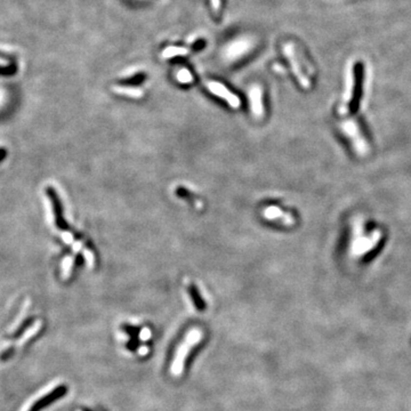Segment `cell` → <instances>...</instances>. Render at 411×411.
Masks as SVG:
<instances>
[{
    "instance_id": "6da1fadb",
    "label": "cell",
    "mask_w": 411,
    "mask_h": 411,
    "mask_svg": "<svg viewBox=\"0 0 411 411\" xmlns=\"http://www.w3.org/2000/svg\"><path fill=\"white\" fill-rule=\"evenodd\" d=\"M202 340V332H200L199 329H192L188 333V335L185 336L184 342L179 344L178 349L176 351L175 359L173 360L172 367H170V372H172L173 376L178 377L180 373L184 370V363L186 357H188V354L190 351H191L193 347Z\"/></svg>"
},
{
    "instance_id": "7a4b0ae2",
    "label": "cell",
    "mask_w": 411,
    "mask_h": 411,
    "mask_svg": "<svg viewBox=\"0 0 411 411\" xmlns=\"http://www.w3.org/2000/svg\"><path fill=\"white\" fill-rule=\"evenodd\" d=\"M253 48V39L241 37V38H238L227 43L226 47L223 51V56L227 62H235L245 58L247 54H249Z\"/></svg>"
},
{
    "instance_id": "3957f363",
    "label": "cell",
    "mask_w": 411,
    "mask_h": 411,
    "mask_svg": "<svg viewBox=\"0 0 411 411\" xmlns=\"http://www.w3.org/2000/svg\"><path fill=\"white\" fill-rule=\"evenodd\" d=\"M206 87L208 88V90L212 93L213 95L224 99V101L231 106V108L238 109L239 106L241 105V101H240V98H238V96H236L235 94H233L231 90L227 88L226 86H224L222 82L214 81V80H212V81L206 82Z\"/></svg>"
},
{
    "instance_id": "277c9868",
    "label": "cell",
    "mask_w": 411,
    "mask_h": 411,
    "mask_svg": "<svg viewBox=\"0 0 411 411\" xmlns=\"http://www.w3.org/2000/svg\"><path fill=\"white\" fill-rule=\"evenodd\" d=\"M283 51H285L286 58L289 61V64L290 66H292L293 72L295 73L296 78L298 79L300 85H302L304 88H309V87L311 86L310 79L307 78V76L304 73L303 69L300 68L299 61L296 58V53H295V48H294V45H292V43H286V46L283 47Z\"/></svg>"
},
{
    "instance_id": "5b68a950",
    "label": "cell",
    "mask_w": 411,
    "mask_h": 411,
    "mask_svg": "<svg viewBox=\"0 0 411 411\" xmlns=\"http://www.w3.org/2000/svg\"><path fill=\"white\" fill-rule=\"evenodd\" d=\"M249 99L250 106H252L253 115L260 118L264 115V104H263V89L258 85H254L249 89Z\"/></svg>"
},
{
    "instance_id": "8992f818",
    "label": "cell",
    "mask_w": 411,
    "mask_h": 411,
    "mask_svg": "<svg viewBox=\"0 0 411 411\" xmlns=\"http://www.w3.org/2000/svg\"><path fill=\"white\" fill-rule=\"evenodd\" d=\"M264 217H266L270 220H281V223L286 224V225H292L294 223V217L290 214H286L275 206L267 207L264 210Z\"/></svg>"
},
{
    "instance_id": "52a82bcc",
    "label": "cell",
    "mask_w": 411,
    "mask_h": 411,
    "mask_svg": "<svg viewBox=\"0 0 411 411\" xmlns=\"http://www.w3.org/2000/svg\"><path fill=\"white\" fill-rule=\"evenodd\" d=\"M65 392H66L65 387L64 386H59V389H56V390L53 391V392L51 394H48L47 396L42 397L41 400H39L38 402H37L35 404V406L32 407V409L30 410V411H39L40 409H42L43 407H46V406H48V404H51L53 402V401L58 400L61 396L64 395Z\"/></svg>"
},
{
    "instance_id": "ba28073f",
    "label": "cell",
    "mask_w": 411,
    "mask_h": 411,
    "mask_svg": "<svg viewBox=\"0 0 411 411\" xmlns=\"http://www.w3.org/2000/svg\"><path fill=\"white\" fill-rule=\"evenodd\" d=\"M113 92L117 93V94L128 96V98H139L143 96V90L141 88H137V87H132V86H113Z\"/></svg>"
},
{
    "instance_id": "9c48e42d",
    "label": "cell",
    "mask_w": 411,
    "mask_h": 411,
    "mask_svg": "<svg viewBox=\"0 0 411 411\" xmlns=\"http://www.w3.org/2000/svg\"><path fill=\"white\" fill-rule=\"evenodd\" d=\"M189 54V49L184 47H177V46H169L165 48L161 53L163 59H173L177 56H186Z\"/></svg>"
},
{
    "instance_id": "30bf717a",
    "label": "cell",
    "mask_w": 411,
    "mask_h": 411,
    "mask_svg": "<svg viewBox=\"0 0 411 411\" xmlns=\"http://www.w3.org/2000/svg\"><path fill=\"white\" fill-rule=\"evenodd\" d=\"M41 321H38V322H36L35 325H33L31 328L30 329H28L26 330V332L24 333V335H23L21 338H20V340L18 342V345H23V344H25L26 342H28V340L31 338L32 336H35L37 333L39 332L40 330V327H41Z\"/></svg>"
},
{
    "instance_id": "8fae6325",
    "label": "cell",
    "mask_w": 411,
    "mask_h": 411,
    "mask_svg": "<svg viewBox=\"0 0 411 411\" xmlns=\"http://www.w3.org/2000/svg\"><path fill=\"white\" fill-rule=\"evenodd\" d=\"M176 79L178 80L179 83H183V85H188V83L193 82V76L191 71L185 68L180 69L177 71Z\"/></svg>"
},
{
    "instance_id": "7c38bea8",
    "label": "cell",
    "mask_w": 411,
    "mask_h": 411,
    "mask_svg": "<svg viewBox=\"0 0 411 411\" xmlns=\"http://www.w3.org/2000/svg\"><path fill=\"white\" fill-rule=\"evenodd\" d=\"M190 294H191V297L193 298V302H195L196 306L198 307L199 310H203L205 309V302H203L202 297L200 296V294L198 290H196V287H190Z\"/></svg>"
},
{
    "instance_id": "4fadbf2b",
    "label": "cell",
    "mask_w": 411,
    "mask_h": 411,
    "mask_svg": "<svg viewBox=\"0 0 411 411\" xmlns=\"http://www.w3.org/2000/svg\"><path fill=\"white\" fill-rule=\"evenodd\" d=\"M71 263H72V259L71 257H68V258L64 259V265H63V278H68L69 276V273L70 271H71Z\"/></svg>"
},
{
    "instance_id": "5bb4252c",
    "label": "cell",
    "mask_w": 411,
    "mask_h": 411,
    "mask_svg": "<svg viewBox=\"0 0 411 411\" xmlns=\"http://www.w3.org/2000/svg\"><path fill=\"white\" fill-rule=\"evenodd\" d=\"M151 335H152L151 330H150L149 328H143L141 333H139V338H141V340H143V342H146V340H149L150 338H151Z\"/></svg>"
},
{
    "instance_id": "9a60e30c",
    "label": "cell",
    "mask_w": 411,
    "mask_h": 411,
    "mask_svg": "<svg viewBox=\"0 0 411 411\" xmlns=\"http://www.w3.org/2000/svg\"><path fill=\"white\" fill-rule=\"evenodd\" d=\"M220 4H222V2H220V0H210V5H212V7L215 12L219 11Z\"/></svg>"
},
{
    "instance_id": "2e32d148",
    "label": "cell",
    "mask_w": 411,
    "mask_h": 411,
    "mask_svg": "<svg viewBox=\"0 0 411 411\" xmlns=\"http://www.w3.org/2000/svg\"><path fill=\"white\" fill-rule=\"evenodd\" d=\"M63 240L66 243H73V238H72V235L70 232H65L63 233Z\"/></svg>"
},
{
    "instance_id": "e0dca14e",
    "label": "cell",
    "mask_w": 411,
    "mask_h": 411,
    "mask_svg": "<svg viewBox=\"0 0 411 411\" xmlns=\"http://www.w3.org/2000/svg\"><path fill=\"white\" fill-rule=\"evenodd\" d=\"M85 255H86V259L88 260V264H89V265H92V264H93V254L89 253L88 250H85Z\"/></svg>"
},
{
    "instance_id": "ac0fdd59",
    "label": "cell",
    "mask_w": 411,
    "mask_h": 411,
    "mask_svg": "<svg viewBox=\"0 0 411 411\" xmlns=\"http://www.w3.org/2000/svg\"><path fill=\"white\" fill-rule=\"evenodd\" d=\"M138 353L141 354V355H145V354L149 353V347L148 346H141L138 350Z\"/></svg>"
},
{
    "instance_id": "d6986e66",
    "label": "cell",
    "mask_w": 411,
    "mask_h": 411,
    "mask_svg": "<svg viewBox=\"0 0 411 411\" xmlns=\"http://www.w3.org/2000/svg\"><path fill=\"white\" fill-rule=\"evenodd\" d=\"M81 247H82V243L80 242V241H78V242H76V243H73V250H75V252H79L80 249H81Z\"/></svg>"
},
{
    "instance_id": "ffe728a7",
    "label": "cell",
    "mask_w": 411,
    "mask_h": 411,
    "mask_svg": "<svg viewBox=\"0 0 411 411\" xmlns=\"http://www.w3.org/2000/svg\"><path fill=\"white\" fill-rule=\"evenodd\" d=\"M9 63L4 59H0V68H5V66H8Z\"/></svg>"
},
{
    "instance_id": "44dd1931",
    "label": "cell",
    "mask_w": 411,
    "mask_h": 411,
    "mask_svg": "<svg viewBox=\"0 0 411 411\" xmlns=\"http://www.w3.org/2000/svg\"><path fill=\"white\" fill-rule=\"evenodd\" d=\"M5 155H6V152L4 151V150H0V160H2V159H4V157H5Z\"/></svg>"
},
{
    "instance_id": "7402d4cb",
    "label": "cell",
    "mask_w": 411,
    "mask_h": 411,
    "mask_svg": "<svg viewBox=\"0 0 411 411\" xmlns=\"http://www.w3.org/2000/svg\"><path fill=\"white\" fill-rule=\"evenodd\" d=\"M78 411H79V410H78Z\"/></svg>"
}]
</instances>
